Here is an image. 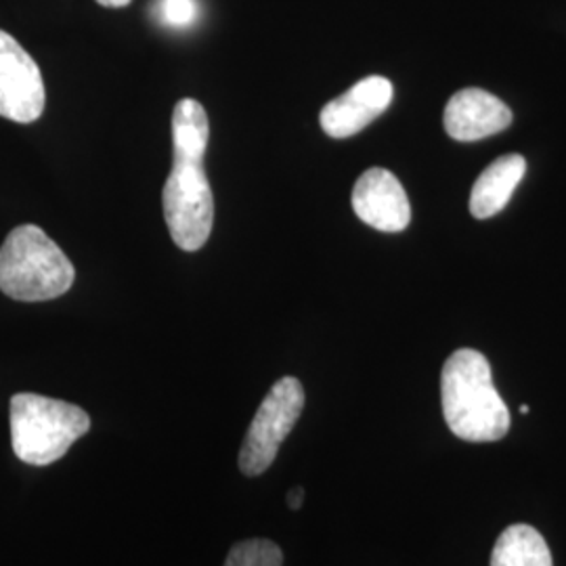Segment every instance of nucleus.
<instances>
[{
	"mask_svg": "<svg viewBox=\"0 0 566 566\" xmlns=\"http://www.w3.org/2000/svg\"><path fill=\"white\" fill-rule=\"evenodd\" d=\"M528 411V405H521V413H526Z\"/></svg>",
	"mask_w": 566,
	"mask_h": 566,
	"instance_id": "nucleus-17",
	"label": "nucleus"
},
{
	"mask_svg": "<svg viewBox=\"0 0 566 566\" xmlns=\"http://www.w3.org/2000/svg\"><path fill=\"white\" fill-rule=\"evenodd\" d=\"M395 88L385 76H367L322 109V128L332 139H348L361 133L392 103Z\"/></svg>",
	"mask_w": 566,
	"mask_h": 566,
	"instance_id": "nucleus-7",
	"label": "nucleus"
},
{
	"mask_svg": "<svg viewBox=\"0 0 566 566\" xmlns=\"http://www.w3.org/2000/svg\"><path fill=\"white\" fill-rule=\"evenodd\" d=\"M198 0H160L158 15L170 28H187L198 20Z\"/></svg>",
	"mask_w": 566,
	"mask_h": 566,
	"instance_id": "nucleus-14",
	"label": "nucleus"
},
{
	"mask_svg": "<svg viewBox=\"0 0 566 566\" xmlns=\"http://www.w3.org/2000/svg\"><path fill=\"white\" fill-rule=\"evenodd\" d=\"M210 142V122L206 109L196 99H181L172 112V145L175 160L203 163Z\"/></svg>",
	"mask_w": 566,
	"mask_h": 566,
	"instance_id": "nucleus-11",
	"label": "nucleus"
},
{
	"mask_svg": "<svg viewBox=\"0 0 566 566\" xmlns=\"http://www.w3.org/2000/svg\"><path fill=\"white\" fill-rule=\"evenodd\" d=\"M526 160L518 154L497 158L486 166L481 177L474 182L470 193V212L474 219H491L502 212L510 202L516 185L523 181Z\"/></svg>",
	"mask_w": 566,
	"mask_h": 566,
	"instance_id": "nucleus-10",
	"label": "nucleus"
},
{
	"mask_svg": "<svg viewBox=\"0 0 566 566\" xmlns=\"http://www.w3.org/2000/svg\"><path fill=\"white\" fill-rule=\"evenodd\" d=\"M512 109L483 88L458 91L446 107L447 135L455 142H481L506 130Z\"/></svg>",
	"mask_w": 566,
	"mask_h": 566,
	"instance_id": "nucleus-9",
	"label": "nucleus"
},
{
	"mask_svg": "<svg viewBox=\"0 0 566 566\" xmlns=\"http://www.w3.org/2000/svg\"><path fill=\"white\" fill-rule=\"evenodd\" d=\"M46 93L39 63L0 30V116L18 124H32L44 112Z\"/></svg>",
	"mask_w": 566,
	"mask_h": 566,
	"instance_id": "nucleus-6",
	"label": "nucleus"
},
{
	"mask_svg": "<svg viewBox=\"0 0 566 566\" xmlns=\"http://www.w3.org/2000/svg\"><path fill=\"white\" fill-rule=\"evenodd\" d=\"M282 547L269 539H243L231 547L224 566H282Z\"/></svg>",
	"mask_w": 566,
	"mask_h": 566,
	"instance_id": "nucleus-13",
	"label": "nucleus"
},
{
	"mask_svg": "<svg viewBox=\"0 0 566 566\" xmlns=\"http://www.w3.org/2000/svg\"><path fill=\"white\" fill-rule=\"evenodd\" d=\"M170 238L185 252L203 248L214 224V196L203 163L175 160L163 191Z\"/></svg>",
	"mask_w": 566,
	"mask_h": 566,
	"instance_id": "nucleus-4",
	"label": "nucleus"
},
{
	"mask_svg": "<svg viewBox=\"0 0 566 566\" xmlns=\"http://www.w3.org/2000/svg\"><path fill=\"white\" fill-rule=\"evenodd\" d=\"M353 210L365 224L399 233L411 221V206L403 185L386 168H369L355 182Z\"/></svg>",
	"mask_w": 566,
	"mask_h": 566,
	"instance_id": "nucleus-8",
	"label": "nucleus"
},
{
	"mask_svg": "<svg viewBox=\"0 0 566 566\" xmlns=\"http://www.w3.org/2000/svg\"><path fill=\"white\" fill-rule=\"evenodd\" d=\"M11 443L23 464L49 465L91 430V418L78 405L18 392L11 399Z\"/></svg>",
	"mask_w": 566,
	"mask_h": 566,
	"instance_id": "nucleus-3",
	"label": "nucleus"
},
{
	"mask_svg": "<svg viewBox=\"0 0 566 566\" xmlns=\"http://www.w3.org/2000/svg\"><path fill=\"white\" fill-rule=\"evenodd\" d=\"M303 409L301 380L285 376L271 386L243 439L238 464L245 476H261L271 468L283 441L301 420Z\"/></svg>",
	"mask_w": 566,
	"mask_h": 566,
	"instance_id": "nucleus-5",
	"label": "nucleus"
},
{
	"mask_svg": "<svg viewBox=\"0 0 566 566\" xmlns=\"http://www.w3.org/2000/svg\"><path fill=\"white\" fill-rule=\"evenodd\" d=\"M76 269L41 227L20 224L0 245V292L20 303H44L63 296Z\"/></svg>",
	"mask_w": 566,
	"mask_h": 566,
	"instance_id": "nucleus-2",
	"label": "nucleus"
},
{
	"mask_svg": "<svg viewBox=\"0 0 566 566\" xmlns=\"http://www.w3.org/2000/svg\"><path fill=\"white\" fill-rule=\"evenodd\" d=\"M97 2L107 9H122V7H128L133 0H97Z\"/></svg>",
	"mask_w": 566,
	"mask_h": 566,
	"instance_id": "nucleus-16",
	"label": "nucleus"
},
{
	"mask_svg": "<svg viewBox=\"0 0 566 566\" xmlns=\"http://www.w3.org/2000/svg\"><path fill=\"white\" fill-rule=\"evenodd\" d=\"M303 486H294V489H290V493H287V506H290V510H301V507H303Z\"/></svg>",
	"mask_w": 566,
	"mask_h": 566,
	"instance_id": "nucleus-15",
	"label": "nucleus"
},
{
	"mask_svg": "<svg viewBox=\"0 0 566 566\" xmlns=\"http://www.w3.org/2000/svg\"><path fill=\"white\" fill-rule=\"evenodd\" d=\"M491 566H554L544 535L528 525L507 526L495 542Z\"/></svg>",
	"mask_w": 566,
	"mask_h": 566,
	"instance_id": "nucleus-12",
	"label": "nucleus"
},
{
	"mask_svg": "<svg viewBox=\"0 0 566 566\" xmlns=\"http://www.w3.org/2000/svg\"><path fill=\"white\" fill-rule=\"evenodd\" d=\"M441 399L449 430L468 443L502 441L510 409L493 385L491 365L474 348L455 350L443 367Z\"/></svg>",
	"mask_w": 566,
	"mask_h": 566,
	"instance_id": "nucleus-1",
	"label": "nucleus"
}]
</instances>
